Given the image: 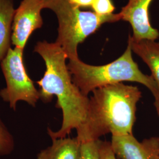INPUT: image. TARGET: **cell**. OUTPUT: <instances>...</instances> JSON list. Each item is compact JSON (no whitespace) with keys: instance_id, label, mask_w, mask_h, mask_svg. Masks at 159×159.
I'll list each match as a JSON object with an SVG mask.
<instances>
[{"instance_id":"cell-5","label":"cell","mask_w":159,"mask_h":159,"mask_svg":"<svg viewBox=\"0 0 159 159\" xmlns=\"http://www.w3.org/2000/svg\"><path fill=\"white\" fill-rule=\"evenodd\" d=\"M23 54V49L10 48L1 61L6 87L0 90V97L14 111L16 110L17 102L20 101L35 107L40 100L39 91L27 73Z\"/></svg>"},{"instance_id":"cell-16","label":"cell","mask_w":159,"mask_h":159,"mask_svg":"<svg viewBox=\"0 0 159 159\" xmlns=\"http://www.w3.org/2000/svg\"><path fill=\"white\" fill-rule=\"evenodd\" d=\"M68 1L79 8L91 7L94 0H68Z\"/></svg>"},{"instance_id":"cell-13","label":"cell","mask_w":159,"mask_h":159,"mask_svg":"<svg viewBox=\"0 0 159 159\" xmlns=\"http://www.w3.org/2000/svg\"><path fill=\"white\" fill-rule=\"evenodd\" d=\"M99 142L87 140L81 142V159H99Z\"/></svg>"},{"instance_id":"cell-2","label":"cell","mask_w":159,"mask_h":159,"mask_svg":"<svg viewBox=\"0 0 159 159\" xmlns=\"http://www.w3.org/2000/svg\"><path fill=\"white\" fill-rule=\"evenodd\" d=\"M84 124L77 131L80 142L97 140L105 134H133L137 104L142 92L136 86L121 83L92 91Z\"/></svg>"},{"instance_id":"cell-3","label":"cell","mask_w":159,"mask_h":159,"mask_svg":"<svg viewBox=\"0 0 159 159\" xmlns=\"http://www.w3.org/2000/svg\"><path fill=\"white\" fill-rule=\"evenodd\" d=\"M68 70L73 81L81 93L88 96L98 88L121 83L123 81L136 82L145 85L154 98V106L159 116V89L152 75L143 74L132 57L130 43L125 52L117 60L102 66H92L79 58L69 60Z\"/></svg>"},{"instance_id":"cell-8","label":"cell","mask_w":159,"mask_h":159,"mask_svg":"<svg viewBox=\"0 0 159 159\" xmlns=\"http://www.w3.org/2000/svg\"><path fill=\"white\" fill-rule=\"evenodd\" d=\"M111 148L118 159H159V137L139 142L133 134L112 136Z\"/></svg>"},{"instance_id":"cell-9","label":"cell","mask_w":159,"mask_h":159,"mask_svg":"<svg viewBox=\"0 0 159 159\" xmlns=\"http://www.w3.org/2000/svg\"><path fill=\"white\" fill-rule=\"evenodd\" d=\"M52 140L51 146L40 151L37 159H81V142L77 137Z\"/></svg>"},{"instance_id":"cell-7","label":"cell","mask_w":159,"mask_h":159,"mask_svg":"<svg viewBox=\"0 0 159 159\" xmlns=\"http://www.w3.org/2000/svg\"><path fill=\"white\" fill-rule=\"evenodd\" d=\"M152 1L129 0L119 12L121 20L130 24L133 33L131 39L133 41H156L159 37L158 30L152 26L149 19V7Z\"/></svg>"},{"instance_id":"cell-6","label":"cell","mask_w":159,"mask_h":159,"mask_svg":"<svg viewBox=\"0 0 159 159\" xmlns=\"http://www.w3.org/2000/svg\"><path fill=\"white\" fill-rule=\"evenodd\" d=\"M43 0H23L16 10L12 25L11 43L24 49L30 35L43 24L41 11Z\"/></svg>"},{"instance_id":"cell-4","label":"cell","mask_w":159,"mask_h":159,"mask_svg":"<svg viewBox=\"0 0 159 159\" xmlns=\"http://www.w3.org/2000/svg\"><path fill=\"white\" fill-rule=\"evenodd\" d=\"M44 8L52 10L58 21L56 43L61 47L68 60L79 58L80 44L100 29L103 24L121 20L120 13L98 16L94 12L81 11L68 0H43Z\"/></svg>"},{"instance_id":"cell-14","label":"cell","mask_w":159,"mask_h":159,"mask_svg":"<svg viewBox=\"0 0 159 159\" xmlns=\"http://www.w3.org/2000/svg\"><path fill=\"white\" fill-rule=\"evenodd\" d=\"M91 8L98 16L110 15L115 10V7L111 0H94Z\"/></svg>"},{"instance_id":"cell-10","label":"cell","mask_w":159,"mask_h":159,"mask_svg":"<svg viewBox=\"0 0 159 159\" xmlns=\"http://www.w3.org/2000/svg\"><path fill=\"white\" fill-rule=\"evenodd\" d=\"M128 41L131 50L146 63L151 70L152 75L159 89V43L152 40L133 41L129 35Z\"/></svg>"},{"instance_id":"cell-15","label":"cell","mask_w":159,"mask_h":159,"mask_svg":"<svg viewBox=\"0 0 159 159\" xmlns=\"http://www.w3.org/2000/svg\"><path fill=\"white\" fill-rule=\"evenodd\" d=\"M99 159H117L111 148V142L100 140Z\"/></svg>"},{"instance_id":"cell-12","label":"cell","mask_w":159,"mask_h":159,"mask_svg":"<svg viewBox=\"0 0 159 159\" xmlns=\"http://www.w3.org/2000/svg\"><path fill=\"white\" fill-rule=\"evenodd\" d=\"M14 148V137L0 118V156L11 153Z\"/></svg>"},{"instance_id":"cell-11","label":"cell","mask_w":159,"mask_h":159,"mask_svg":"<svg viewBox=\"0 0 159 159\" xmlns=\"http://www.w3.org/2000/svg\"><path fill=\"white\" fill-rule=\"evenodd\" d=\"M15 11L13 0H0V62L11 48L12 25Z\"/></svg>"},{"instance_id":"cell-1","label":"cell","mask_w":159,"mask_h":159,"mask_svg":"<svg viewBox=\"0 0 159 159\" xmlns=\"http://www.w3.org/2000/svg\"><path fill=\"white\" fill-rule=\"evenodd\" d=\"M34 51L43 58L46 64L43 77L36 81L40 87V100L47 103L56 96V107L61 109L63 113L61 128L57 131L48 128V134L52 140L66 137L73 129L79 130L84 124L89 98L73 83L66 64L67 57L57 43L39 41Z\"/></svg>"}]
</instances>
